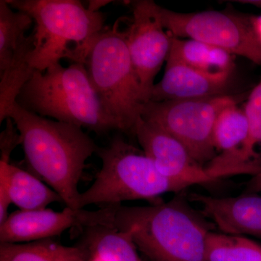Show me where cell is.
<instances>
[{
	"label": "cell",
	"instance_id": "cell-25",
	"mask_svg": "<svg viewBox=\"0 0 261 261\" xmlns=\"http://www.w3.org/2000/svg\"><path fill=\"white\" fill-rule=\"evenodd\" d=\"M251 20L255 35L261 43V15L258 16H251Z\"/></svg>",
	"mask_w": 261,
	"mask_h": 261
},
{
	"label": "cell",
	"instance_id": "cell-19",
	"mask_svg": "<svg viewBox=\"0 0 261 261\" xmlns=\"http://www.w3.org/2000/svg\"><path fill=\"white\" fill-rule=\"evenodd\" d=\"M207 261H261V245L250 239L224 233H209Z\"/></svg>",
	"mask_w": 261,
	"mask_h": 261
},
{
	"label": "cell",
	"instance_id": "cell-7",
	"mask_svg": "<svg viewBox=\"0 0 261 261\" xmlns=\"http://www.w3.org/2000/svg\"><path fill=\"white\" fill-rule=\"evenodd\" d=\"M237 102L235 98L226 94L203 99L149 101L144 104L141 118L172 136L205 167L216 156L213 142L216 119L224 108Z\"/></svg>",
	"mask_w": 261,
	"mask_h": 261
},
{
	"label": "cell",
	"instance_id": "cell-20",
	"mask_svg": "<svg viewBox=\"0 0 261 261\" xmlns=\"http://www.w3.org/2000/svg\"><path fill=\"white\" fill-rule=\"evenodd\" d=\"M33 23L30 15L13 10L5 0L0 1V73L8 68L19 42Z\"/></svg>",
	"mask_w": 261,
	"mask_h": 261
},
{
	"label": "cell",
	"instance_id": "cell-6",
	"mask_svg": "<svg viewBox=\"0 0 261 261\" xmlns=\"http://www.w3.org/2000/svg\"><path fill=\"white\" fill-rule=\"evenodd\" d=\"M6 2L30 15L35 23L31 63L39 71L62 58L79 63L87 44L105 29L104 14L91 11L78 0Z\"/></svg>",
	"mask_w": 261,
	"mask_h": 261
},
{
	"label": "cell",
	"instance_id": "cell-9",
	"mask_svg": "<svg viewBox=\"0 0 261 261\" xmlns=\"http://www.w3.org/2000/svg\"><path fill=\"white\" fill-rule=\"evenodd\" d=\"M132 16L122 31L146 102L150 100L156 75L168 59L172 35L163 27L159 5L151 0L132 2Z\"/></svg>",
	"mask_w": 261,
	"mask_h": 261
},
{
	"label": "cell",
	"instance_id": "cell-24",
	"mask_svg": "<svg viewBox=\"0 0 261 261\" xmlns=\"http://www.w3.org/2000/svg\"><path fill=\"white\" fill-rule=\"evenodd\" d=\"M113 3V1H103V0H93V1H89L87 8L91 11L99 12V10L102 7L106 6L109 3Z\"/></svg>",
	"mask_w": 261,
	"mask_h": 261
},
{
	"label": "cell",
	"instance_id": "cell-8",
	"mask_svg": "<svg viewBox=\"0 0 261 261\" xmlns=\"http://www.w3.org/2000/svg\"><path fill=\"white\" fill-rule=\"evenodd\" d=\"M159 15L163 27L173 37L211 44L261 65V43L251 16L214 10L178 13L160 5Z\"/></svg>",
	"mask_w": 261,
	"mask_h": 261
},
{
	"label": "cell",
	"instance_id": "cell-13",
	"mask_svg": "<svg viewBox=\"0 0 261 261\" xmlns=\"http://www.w3.org/2000/svg\"><path fill=\"white\" fill-rule=\"evenodd\" d=\"M192 198L221 233L250 235L261 240V196L247 193L238 197H215L193 194Z\"/></svg>",
	"mask_w": 261,
	"mask_h": 261
},
{
	"label": "cell",
	"instance_id": "cell-3",
	"mask_svg": "<svg viewBox=\"0 0 261 261\" xmlns=\"http://www.w3.org/2000/svg\"><path fill=\"white\" fill-rule=\"evenodd\" d=\"M16 103L29 112L98 135L120 132L118 123L103 108L82 63L64 67L56 62L44 71L35 70L20 90Z\"/></svg>",
	"mask_w": 261,
	"mask_h": 261
},
{
	"label": "cell",
	"instance_id": "cell-17",
	"mask_svg": "<svg viewBox=\"0 0 261 261\" xmlns=\"http://www.w3.org/2000/svg\"><path fill=\"white\" fill-rule=\"evenodd\" d=\"M34 48L33 34L19 42L8 68L0 73V123L8 118L20 90L32 78L35 69L31 63Z\"/></svg>",
	"mask_w": 261,
	"mask_h": 261
},
{
	"label": "cell",
	"instance_id": "cell-5",
	"mask_svg": "<svg viewBox=\"0 0 261 261\" xmlns=\"http://www.w3.org/2000/svg\"><path fill=\"white\" fill-rule=\"evenodd\" d=\"M82 63L103 108L120 132L134 135L146 102L119 27L105 28L96 35L84 48Z\"/></svg>",
	"mask_w": 261,
	"mask_h": 261
},
{
	"label": "cell",
	"instance_id": "cell-14",
	"mask_svg": "<svg viewBox=\"0 0 261 261\" xmlns=\"http://www.w3.org/2000/svg\"><path fill=\"white\" fill-rule=\"evenodd\" d=\"M63 199L54 190L29 171L0 162V224L9 216L8 208L14 204L21 211L47 208Z\"/></svg>",
	"mask_w": 261,
	"mask_h": 261
},
{
	"label": "cell",
	"instance_id": "cell-2",
	"mask_svg": "<svg viewBox=\"0 0 261 261\" xmlns=\"http://www.w3.org/2000/svg\"><path fill=\"white\" fill-rule=\"evenodd\" d=\"M111 226L129 233L149 261H207L211 231L181 199L147 206H116Z\"/></svg>",
	"mask_w": 261,
	"mask_h": 261
},
{
	"label": "cell",
	"instance_id": "cell-12",
	"mask_svg": "<svg viewBox=\"0 0 261 261\" xmlns=\"http://www.w3.org/2000/svg\"><path fill=\"white\" fill-rule=\"evenodd\" d=\"M231 75L210 74L168 59L162 80L154 84L149 101L203 99L223 95Z\"/></svg>",
	"mask_w": 261,
	"mask_h": 261
},
{
	"label": "cell",
	"instance_id": "cell-21",
	"mask_svg": "<svg viewBox=\"0 0 261 261\" xmlns=\"http://www.w3.org/2000/svg\"><path fill=\"white\" fill-rule=\"evenodd\" d=\"M244 111L248 121V137L240 164L261 172V80L249 94Z\"/></svg>",
	"mask_w": 261,
	"mask_h": 261
},
{
	"label": "cell",
	"instance_id": "cell-26",
	"mask_svg": "<svg viewBox=\"0 0 261 261\" xmlns=\"http://www.w3.org/2000/svg\"><path fill=\"white\" fill-rule=\"evenodd\" d=\"M236 3H240L241 4L250 5H252V6L261 8V0H240V1H236Z\"/></svg>",
	"mask_w": 261,
	"mask_h": 261
},
{
	"label": "cell",
	"instance_id": "cell-1",
	"mask_svg": "<svg viewBox=\"0 0 261 261\" xmlns=\"http://www.w3.org/2000/svg\"><path fill=\"white\" fill-rule=\"evenodd\" d=\"M8 118L21 136L31 173L58 193L66 207L80 210L79 185L99 146L81 127L29 112L17 103Z\"/></svg>",
	"mask_w": 261,
	"mask_h": 261
},
{
	"label": "cell",
	"instance_id": "cell-10",
	"mask_svg": "<svg viewBox=\"0 0 261 261\" xmlns=\"http://www.w3.org/2000/svg\"><path fill=\"white\" fill-rule=\"evenodd\" d=\"M116 206L90 211L65 207L14 211L0 224V243L22 244L53 239L70 228L111 226Z\"/></svg>",
	"mask_w": 261,
	"mask_h": 261
},
{
	"label": "cell",
	"instance_id": "cell-4",
	"mask_svg": "<svg viewBox=\"0 0 261 261\" xmlns=\"http://www.w3.org/2000/svg\"><path fill=\"white\" fill-rule=\"evenodd\" d=\"M96 154L102 166L92 186L81 192L80 209L89 205L108 207L126 201L155 200L164 194L192 186L163 176L142 149L121 136L113 137L106 147H99Z\"/></svg>",
	"mask_w": 261,
	"mask_h": 261
},
{
	"label": "cell",
	"instance_id": "cell-27",
	"mask_svg": "<svg viewBox=\"0 0 261 261\" xmlns=\"http://www.w3.org/2000/svg\"><path fill=\"white\" fill-rule=\"evenodd\" d=\"M90 261H103L101 260V259L98 258L97 257H91Z\"/></svg>",
	"mask_w": 261,
	"mask_h": 261
},
{
	"label": "cell",
	"instance_id": "cell-18",
	"mask_svg": "<svg viewBox=\"0 0 261 261\" xmlns=\"http://www.w3.org/2000/svg\"><path fill=\"white\" fill-rule=\"evenodd\" d=\"M83 245L65 246L53 239L22 244L0 243V261H90Z\"/></svg>",
	"mask_w": 261,
	"mask_h": 261
},
{
	"label": "cell",
	"instance_id": "cell-15",
	"mask_svg": "<svg viewBox=\"0 0 261 261\" xmlns=\"http://www.w3.org/2000/svg\"><path fill=\"white\" fill-rule=\"evenodd\" d=\"M233 57L221 48L172 35V44L168 59L180 62L210 74H232L235 66Z\"/></svg>",
	"mask_w": 261,
	"mask_h": 261
},
{
	"label": "cell",
	"instance_id": "cell-11",
	"mask_svg": "<svg viewBox=\"0 0 261 261\" xmlns=\"http://www.w3.org/2000/svg\"><path fill=\"white\" fill-rule=\"evenodd\" d=\"M134 135L146 155L163 176L201 185L226 177L197 162L186 147L166 132L144 121H137Z\"/></svg>",
	"mask_w": 261,
	"mask_h": 261
},
{
	"label": "cell",
	"instance_id": "cell-22",
	"mask_svg": "<svg viewBox=\"0 0 261 261\" xmlns=\"http://www.w3.org/2000/svg\"><path fill=\"white\" fill-rule=\"evenodd\" d=\"M6 126L0 135V162L10 163L12 152L19 145H22L20 132L11 118L6 120Z\"/></svg>",
	"mask_w": 261,
	"mask_h": 261
},
{
	"label": "cell",
	"instance_id": "cell-23",
	"mask_svg": "<svg viewBox=\"0 0 261 261\" xmlns=\"http://www.w3.org/2000/svg\"><path fill=\"white\" fill-rule=\"evenodd\" d=\"M247 193H260L261 192V172L253 176L247 184Z\"/></svg>",
	"mask_w": 261,
	"mask_h": 261
},
{
	"label": "cell",
	"instance_id": "cell-16",
	"mask_svg": "<svg viewBox=\"0 0 261 261\" xmlns=\"http://www.w3.org/2000/svg\"><path fill=\"white\" fill-rule=\"evenodd\" d=\"M82 230L81 245L103 261H143L128 232L106 225L89 226Z\"/></svg>",
	"mask_w": 261,
	"mask_h": 261
}]
</instances>
